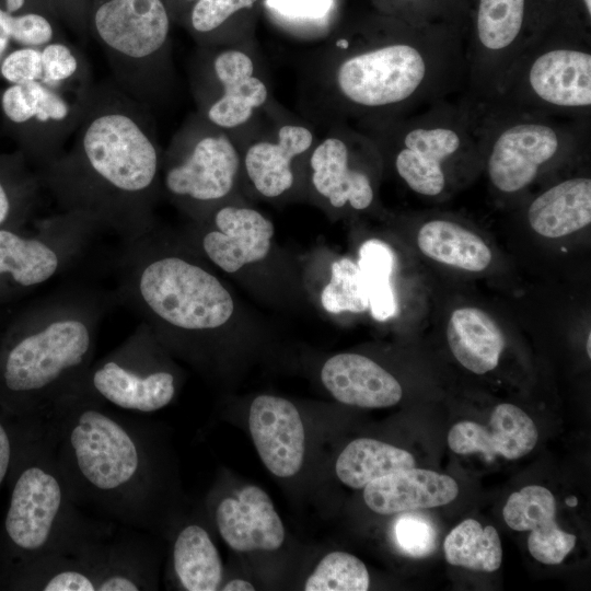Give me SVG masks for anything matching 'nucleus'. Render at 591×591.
<instances>
[{
    "instance_id": "obj_24",
    "label": "nucleus",
    "mask_w": 591,
    "mask_h": 591,
    "mask_svg": "<svg viewBox=\"0 0 591 591\" xmlns=\"http://www.w3.org/2000/svg\"><path fill=\"white\" fill-rule=\"evenodd\" d=\"M502 515L510 529L531 531L528 548L540 563L560 564L576 545V535L557 525L555 497L543 486L530 485L511 494Z\"/></svg>"
},
{
    "instance_id": "obj_20",
    "label": "nucleus",
    "mask_w": 591,
    "mask_h": 591,
    "mask_svg": "<svg viewBox=\"0 0 591 591\" xmlns=\"http://www.w3.org/2000/svg\"><path fill=\"white\" fill-rule=\"evenodd\" d=\"M143 531L117 525L108 535L82 547L96 591L155 588V569Z\"/></svg>"
},
{
    "instance_id": "obj_43",
    "label": "nucleus",
    "mask_w": 591,
    "mask_h": 591,
    "mask_svg": "<svg viewBox=\"0 0 591 591\" xmlns=\"http://www.w3.org/2000/svg\"><path fill=\"white\" fill-rule=\"evenodd\" d=\"M394 532L401 549L412 557H426L436 548V529L424 515L417 513L401 515L395 522Z\"/></svg>"
},
{
    "instance_id": "obj_31",
    "label": "nucleus",
    "mask_w": 591,
    "mask_h": 591,
    "mask_svg": "<svg viewBox=\"0 0 591 591\" xmlns=\"http://www.w3.org/2000/svg\"><path fill=\"white\" fill-rule=\"evenodd\" d=\"M408 451L371 439L358 438L339 454L335 471L339 480L355 489L398 470L415 467Z\"/></svg>"
},
{
    "instance_id": "obj_16",
    "label": "nucleus",
    "mask_w": 591,
    "mask_h": 591,
    "mask_svg": "<svg viewBox=\"0 0 591 591\" xmlns=\"http://www.w3.org/2000/svg\"><path fill=\"white\" fill-rule=\"evenodd\" d=\"M90 90L71 92L40 81L0 88L2 127L35 171L66 148L79 126Z\"/></svg>"
},
{
    "instance_id": "obj_28",
    "label": "nucleus",
    "mask_w": 591,
    "mask_h": 591,
    "mask_svg": "<svg viewBox=\"0 0 591 591\" xmlns=\"http://www.w3.org/2000/svg\"><path fill=\"white\" fill-rule=\"evenodd\" d=\"M447 341L454 358L476 374L494 370L505 348V337L495 320L475 306L452 312L447 324Z\"/></svg>"
},
{
    "instance_id": "obj_34",
    "label": "nucleus",
    "mask_w": 591,
    "mask_h": 591,
    "mask_svg": "<svg viewBox=\"0 0 591 591\" xmlns=\"http://www.w3.org/2000/svg\"><path fill=\"white\" fill-rule=\"evenodd\" d=\"M445 560L470 570L493 572L499 569L502 547L497 530L474 519L457 524L445 537Z\"/></svg>"
},
{
    "instance_id": "obj_41",
    "label": "nucleus",
    "mask_w": 591,
    "mask_h": 591,
    "mask_svg": "<svg viewBox=\"0 0 591 591\" xmlns=\"http://www.w3.org/2000/svg\"><path fill=\"white\" fill-rule=\"evenodd\" d=\"M323 309L333 314L369 309L367 289L356 262L344 257L332 264L329 281L321 292Z\"/></svg>"
},
{
    "instance_id": "obj_18",
    "label": "nucleus",
    "mask_w": 591,
    "mask_h": 591,
    "mask_svg": "<svg viewBox=\"0 0 591 591\" xmlns=\"http://www.w3.org/2000/svg\"><path fill=\"white\" fill-rule=\"evenodd\" d=\"M259 128L252 125L244 140H236L241 151L242 173L262 197L276 199L297 183L298 169L306 162L316 141L313 129L296 118L278 117Z\"/></svg>"
},
{
    "instance_id": "obj_5",
    "label": "nucleus",
    "mask_w": 591,
    "mask_h": 591,
    "mask_svg": "<svg viewBox=\"0 0 591 591\" xmlns=\"http://www.w3.org/2000/svg\"><path fill=\"white\" fill-rule=\"evenodd\" d=\"M125 244L119 296L165 348L197 351L230 323L232 294L190 251L153 231Z\"/></svg>"
},
{
    "instance_id": "obj_4",
    "label": "nucleus",
    "mask_w": 591,
    "mask_h": 591,
    "mask_svg": "<svg viewBox=\"0 0 591 591\" xmlns=\"http://www.w3.org/2000/svg\"><path fill=\"white\" fill-rule=\"evenodd\" d=\"M106 300L69 291L14 317L0 338V407L21 419L40 414L92 363Z\"/></svg>"
},
{
    "instance_id": "obj_47",
    "label": "nucleus",
    "mask_w": 591,
    "mask_h": 591,
    "mask_svg": "<svg viewBox=\"0 0 591 591\" xmlns=\"http://www.w3.org/2000/svg\"><path fill=\"white\" fill-rule=\"evenodd\" d=\"M196 0H164L165 4L169 8V11L171 13V16L175 14H184L188 11L190 5Z\"/></svg>"
},
{
    "instance_id": "obj_21",
    "label": "nucleus",
    "mask_w": 591,
    "mask_h": 591,
    "mask_svg": "<svg viewBox=\"0 0 591 591\" xmlns=\"http://www.w3.org/2000/svg\"><path fill=\"white\" fill-rule=\"evenodd\" d=\"M250 432L267 470L278 477L296 475L304 459V427L297 407L274 395L255 397L248 414Z\"/></svg>"
},
{
    "instance_id": "obj_7",
    "label": "nucleus",
    "mask_w": 591,
    "mask_h": 591,
    "mask_svg": "<svg viewBox=\"0 0 591 591\" xmlns=\"http://www.w3.org/2000/svg\"><path fill=\"white\" fill-rule=\"evenodd\" d=\"M484 105L464 91L408 115L356 125L415 194L439 198L483 165Z\"/></svg>"
},
{
    "instance_id": "obj_25",
    "label": "nucleus",
    "mask_w": 591,
    "mask_h": 591,
    "mask_svg": "<svg viewBox=\"0 0 591 591\" xmlns=\"http://www.w3.org/2000/svg\"><path fill=\"white\" fill-rule=\"evenodd\" d=\"M321 380L335 399L363 408L390 407L403 395L399 382L390 372L359 354L343 352L327 359Z\"/></svg>"
},
{
    "instance_id": "obj_39",
    "label": "nucleus",
    "mask_w": 591,
    "mask_h": 591,
    "mask_svg": "<svg viewBox=\"0 0 591 591\" xmlns=\"http://www.w3.org/2000/svg\"><path fill=\"white\" fill-rule=\"evenodd\" d=\"M259 0H196L184 22L198 46L224 44L225 26L236 14L254 8Z\"/></svg>"
},
{
    "instance_id": "obj_36",
    "label": "nucleus",
    "mask_w": 591,
    "mask_h": 591,
    "mask_svg": "<svg viewBox=\"0 0 591 591\" xmlns=\"http://www.w3.org/2000/svg\"><path fill=\"white\" fill-rule=\"evenodd\" d=\"M53 14L46 8L14 12L0 0V61L13 48L42 47L62 38Z\"/></svg>"
},
{
    "instance_id": "obj_9",
    "label": "nucleus",
    "mask_w": 591,
    "mask_h": 591,
    "mask_svg": "<svg viewBox=\"0 0 591 591\" xmlns=\"http://www.w3.org/2000/svg\"><path fill=\"white\" fill-rule=\"evenodd\" d=\"M488 104L590 119L591 32L554 20L523 49Z\"/></svg>"
},
{
    "instance_id": "obj_35",
    "label": "nucleus",
    "mask_w": 591,
    "mask_h": 591,
    "mask_svg": "<svg viewBox=\"0 0 591 591\" xmlns=\"http://www.w3.org/2000/svg\"><path fill=\"white\" fill-rule=\"evenodd\" d=\"M357 265L367 289L369 310L380 322L396 313V302L391 285L394 269L392 250L379 240L363 243L359 250Z\"/></svg>"
},
{
    "instance_id": "obj_45",
    "label": "nucleus",
    "mask_w": 591,
    "mask_h": 591,
    "mask_svg": "<svg viewBox=\"0 0 591 591\" xmlns=\"http://www.w3.org/2000/svg\"><path fill=\"white\" fill-rule=\"evenodd\" d=\"M555 20L591 31V0H555Z\"/></svg>"
},
{
    "instance_id": "obj_40",
    "label": "nucleus",
    "mask_w": 591,
    "mask_h": 591,
    "mask_svg": "<svg viewBox=\"0 0 591 591\" xmlns=\"http://www.w3.org/2000/svg\"><path fill=\"white\" fill-rule=\"evenodd\" d=\"M378 12L416 26L451 23L466 27L468 0H372Z\"/></svg>"
},
{
    "instance_id": "obj_8",
    "label": "nucleus",
    "mask_w": 591,
    "mask_h": 591,
    "mask_svg": "<svg viewBox=\"0 0 591 591\" xmlns=\"http://www.w3.org/2000/svg\"><path fill=\"white\" fill-rule=\"evenodd\" d=\"M171 13L164 0H94L89 33L101 46L114 82L153 107L171 95L175 74Z\"/></svg>"
},
{
    "instance_id": "obj_23",
    "label": "nucleus",
    "mask_w": 591,
    "mask_h": 591,
    "mask_svg": "<svg viewBox=\"0 0 591 591\" xmlns=\"http://www.w3.org/2000/svg\"><path fill=\"white\" fill-rule=\"evenodd\" d=\"M537 438V428L524 410L501 403L494 408L487 426L459 421L450 429L447 440L456 454L482 453L489 460L497 455L517 460L534 449Z\"/></svg>"
},
{
    "instance_id": "obj_46",
    "label": "nucleus",
    "mask_w": 591,
    "mask_h": 591,
    "mask_svg": "<svg viewBox=\"0 0 591 591\" xmlns=\"http://www.w3.org/2000/svg\"><path fill=\"white\" fill-rule=\"evenodd\" d=\"M19 431L11 430L0 415V486L13 464Z\"/></svg>"
},
{
    "instance_id": "obj_1",
    "label": "nucleus",
    "mask_w": 591,
    "mask_h": 591,
    "mask_svg": "<svg viewBox=\"0 0 591 591\" xmlns=\"http://www.w3.org/2000/svg\"><path fill=\"white\" fill-rule=\"evenodd\" d=\"M466 27L416 26L376 13L329 37L309 67L324 119L356 125L412 114L466 84Z\"/></svg>"
},
{
    "instance_id": "obj_11",
    "label": "nucleus",
    "mask_w": 591,
    "mask_h": 591,
    "mask_svg": "<svg viewBox=\"0 0 591 591\" xmlns=\"http://www.w3.org/2000/svg\"><path fill=\"white\" fill-rule=\"evenodd\" d=\"M241 174L235 137L197 112L185 119L162 152L161 188L194 220L228 201Z\"/></svg>"
},
{
    "instance_id": "obj_3",
    "label": "nucleus",
    "mask_w": 591,
    "mask_h": 591,
    "mask_svg": "<svg viewBox=\"0 0 591 591\" xmlns=\"http://www.w3.org/2000/svg\"><path fill=\"white\" fill-rule=\"evenodd\" d=\"M31 418L48 439L83 511L140 531L158 525L160 463L150 431L138 417L70 387Z\"/></svg>"
},
{
    "instance_id": "obj_26",
    "label": "nucleus",
    "mask_w": 591,
    "mask_h": 591,
    "mask_svg": "<svg viewBox=\"0 0 591 591\" xmlns=\"http://www.w3.org/2000/svg\"><path fill=\"white\" fill-rule=\"evenodd\" d=\"M363 489L366 505L384 515L444 506L459 494V486L452 477L416 467L386 474Z\"/></svg>"
},
{
    "instance_id": "obj_37",
    "label": "nucleus",
    "mask_w": 591,
    "mask_h": 591,
    "mask_svg": "<svg viewBox=\"0 0 591 591\" xmlns=\"http://www.w3.org/2000/svg\"><path fill=\"white\" fill-rule=\"evenodd\" d=\"M40 55L43 66L40 82L71 92H86L94 84L84 55L63 38L42 46Z\"/></svg>"
},
{
    "instance_id": "obj_6",
    "label": "nucleus",
    "mask_w": 591,
    "mask_h": 591,
    "mask_svg": "<svg viewBox=\"0 0 591 591\" xmlns=\"http://www.w3.org/2000/svg\"><path fill=\"white\" fill-rule=\"evenodd\" d=\"M22 420L3 522L9 566L49 555L74 554L118 525L92 517L77 505L39 425L33 418Z\"/></svg>"
},
{
    "instance_id": "obj_22",
    "label": "nucleus",
    "mask_w": 591,
    "mask_h": 591,
    "mask_svg": "<svg viewBox=\"0 0 591 591\" xmlns=\"http://www.w3.org/2000/svg\"><path fill=\"white\" fill-rule=\"evenodd\" d=\"M215 519L221 537L236 552L276 551L283 544V523L260 487L245 486L235 498H223Z\"/></svg>"
},
{
    "instance_id": "obj_14",
    "label": "nucleus",
    "mask_w": 591,
    "mask_h": 591,
    "mask_svg": "<svg viewBox=\"0 0 591 591\" xmlns=\"http://www.w3.org/2000/svg\"><path fill=\"white\" fill-rule=\"evenodd\" d=\"M71 387L124 412L148 414L173 401L177 376L165 346L142 322L119 346L93 360Z\"/></svg>"
},
{
    "instance_id": "obj_12",
    "label": "nucleus",
    "mask_w": 591,
    "mask_h": 591,
    "mask_svg": "<svg viewBox=\"0 0 591 591\" xmlns=\"http://www.w3.org/2000/svg\"><path fill=\"white\" fill-rule=\"evenodd\" d=\"M555 0H468L464 92L491 102L523 49L554 20Z\"/></svg>"
},
{
    "instance_id": "obj_13",
    "label": "nucleus",
    "mask_w": 591,
    "mask_h": 591,
    "mask_svg": "<svg viewBox=\"0 0 591 591\" xmlns=\"http://www.w3.org/2000/svg\"><path fill=\"white\" fill-rule=\"evenodd\" d=\"M188 77L197 113L234 137L269 107V83L258 57L245 44L198 46Z\"/></svg>"
},
{
    "instance_id": "obj_44",
    "label": "nucleus",
    "mask_w": 591,
    "mask_h": 591,
    "mask_svg": "<svg viewBox=\"0 0 591 591\" xmlns=\"http://www.w3.org/2000/svg\"><path fill=\"white\" fill-rule=\"evenodd\" d=\"M40 47H16L0 61V83L24 84L42 80Z\"/></svg>"
},
{
    "instance_id": "obj_27",
    "label": "nucleus",
    "mask_w": 591,
    "mask_h": 591,
    "mask_svg": "<svg viewBox=\"0 0 591 591\" xmlns=\"http://www.w3.org/2000/svg\"><path fill=\"white\" fill-rule=\"evenodd\" d=\"M526 219L534 232L548 239L587 228L591 222V178L571 176L545 188L530 201Z\"/></svg>"
},
{
    "instance_id": "obj_32",
    "label": "nucleus",
    "mask_w": 591,
    "mask_h": 591,
    "mask_svg": "<svg viewBox=\"0 0 591 591\" xmlns=\"http://www.w3.org/2000/svg\"><path fill=\"white\" fill-rule=\"evenodd\" d=\"M10 567L16 589L96 591L93 575L78 553L44 556Z\"/></svg>"
},
{
    "instance_id": "obj_48",
    "label": "nucleus",
    "mask_w": 591,
    "mask_h": 591,
    "mask_svg": "<svg viewBox=\"0 0 591 591\" xmlns=\"http://www.w3.org/2000/svg\"><path fill=\"white\" fill-rule=\"evenodd\" d=\"M223 591H253L255 590L254 586L246 580L243 579H233L225 583L223 588H221Z\"/></svg>"
},
{
    "instance_id": "obj_49",
    "label": "nucleus",
    "mask_w": 591,
    "mask_h": 591,
    "mask_svg": "<svg viewBox=\"0 0 591 591\" xmlns=\"http://www.w3.org/2000/svg\"><path fill=\"white\" fill-rule=\"evenodd\" d=\"M590 344H591V333L589 332L588 337H587V345H586L587 354H588L589 358L591 357V346H590Z\"/></svg>"
},
{
    "instance_id": "obj_42",
    "label": "nucleus",
    "mask_w": 591,
    "mask_h": 591,
    "mask_svg": "<svg viewBox=\"0 0 591 591\" xmlns=\"http://www.w3.org/2000/svg\"><path fill=\"white\" fill-rule=\"evenodd\" d=\"M370 577L366 565L346 552L324 556L306 579L305 591H366Z\"/></svg>"
},
{
    "instance_id": "obj_29",
    "label": "nucleus",
    "mask_w": 591,
    "mask_h": 591,
    "mask_svg": "<svg viewBox=\"0 0 591 591\" xmlns=\"http://www.w3.org/2000/svg\"><path fill=\"white\" fill-rule=\"evenodd\" d=\"M172 570L183 590H219L223 566L208 532L197 523L183 526L176 534L171 552Z\"/></svg>"
},
{
    "instance_id": "obj_2",
    "label": "nucleus",
    "mask_w": 591,
    "mask_h": 591,
    "mask_svg": "<svg viewBox=\"0 0 591 591\" xmlns=\"http://www.w3.org/2000/svg\"><path fill=\"white\" fill-rule=\"evenodd\" d=\"M151 109L113 79L93 84L69 147L35 171L61 212L125 243L153 231L162 150Z\"/></svg>"
},
{
    "instance_id": "obj_19",
    "label": "nucleus",
    "mask_w": 591,
    "mask_h": 591,
    "mask_svg": "<svg viewBox=\"0 0 591 591\" xmlns=\"http://www.w3.org/2000/svg\"><path fill=\"white\" fill-rule=\"evenodd\" d=\"M194 221L192 244L228 274L264 260L271 250L275 227L254 208L225 201Z\"/></svg>"
},
{
    "instance_id": "obj_15",
    "label": "nucleus",
    "mask_w": 591,
    "mask_h": 591,
    "mask_svg": "<svg viewBox=\"0 0 591 591\" xmlns=\"http://www.w3.org/2000/svg\"><path fill=\"white\" fill-rule=\"evenodd\" d=\"M28 223L0 229V303L66 269L96 230L86 219L68 212L34 221L31 228Z\"/></svg>"
},
{
    "instance_id": "obj_10",
    "label": "nucleus",
    "mask_w": 591,
    "mask_h": 591,
    "mask_svg": "<svg viewBox=\"0 0 591 591\" xmlns=\"http://www.w3.org/2000/svg\"><path fill=\"white\" fill-rule=\"evenodd\" d=\"M589 138L590 119L484 105L483 165L501 196H515L547 170L578 158Z\"/></svg>"
},
{
    "instance_id": "obj_38",
    "label": "nucleus",
    "mask_w": 591,
    "mask_h": 591,
    "mask_svg": "<svg viewBox=\"0 0 591 591\" xmlns=\"http://www.w3.org/2000/svg\"><path fill=\"white\" fill-rule=\"evenodd\" d=\"M267 11L293 35L312 38L327 35L336 0H264Z\"/></svg>"
},
{
    "instance_id": "obj_30",
    "label": "nucleus",
    "mask_w": 591,
    "mask_h": 591,
    "mask_svg": "<svg viewBox=\"0 0 591 591\" xmlns=\"http://www.w3.org/2000/svg\"><path fill=\"white\" fill-rule=\"evenodd\" d=\"M417 245L427 257L467 271H483L493 259L489 246L476 233L447 219L425 222Z\"/></svg>"
},
{
    "instance_id": "obj_17",
    "label": "nucleus",
    "mask_w": 591,
    "mask_h": 591,
    "mask_svg": "<svg viewBox=\"0 0 591 591\" xmlns=\"http://www.w3.org/2000/svg\"><path fill=\"white\" fill-rule=\"evenodd\" d=\"M305 164L312 192L329 208L363 211L374 204L384 164L373 140L349 123L328 124Z\"/></svg>"
},
{
    "instance_id": "obj_33",
    "label": "nucleus",
    "mask_w": 591,
    "mask_h": 591,
    "mask_svg": "<svg viewBox=\"0 0 591 591\" xmlns=\"http://www.w3.org/2000/svg\"><path fill=\"white\" fill-rule=\"evenodd\" d=\"M40 188L35 170L19 150L0 153V229L28 223Z\"/></svg>"
}]
</instances>
